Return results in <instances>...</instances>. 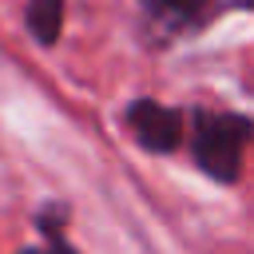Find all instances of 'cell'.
Masks as SVG:
<instances>
[{"mask_svg":"<svg viewBox=\"0 0 254 254\" xmlns=\"http://www.w3.org/2000/svg\"><path fill=\"white\" fill-rule=\"evenodd\" d=\"M254 127L242 115H226V111H194V127H190V155L194 163L218 179V183H238L242 175V151L250 143Z\"/></svg>","mask_w":254,"mask_h":254,"instance_id":"1","label":"cell"},{"mask_svg":"<svg viewBox=\"0 0 254 254\" xmlns=\"http://www.w3.org/2000/svg\"><path fill=\"white\" fill-rule=\"evenodd\" d=\"M127 131L131 139L143 147V151H155V155H167L183 143V115L175 107H163L155 99H135L127 107Z\"/></svg>","mask_w":254,"mask_h":254,"instance_id":"2","label":"cell"},{"mask_svg":"<svg viewBox=\"0 0 254 254\" xmlns=\"http://www.w3.org/2000/svg\"><path fill=\"white\" fill-rule=\"evenodd\" d=\"M139 8H143V16L155 28H163V32H187L202 16L206 0H139Z\"/></svg>","mask_w":254,"mask_h":254,"instance_id":"3","label":"cell"},{"mask_svg":"<svg viewBox=\"0 0 254 254\" xmlns=\"http://www.w3.org/2000/svg\"><path fill=\"white\" fill-rule=\"evenodd\" d=\"M64 8H67L64 0H28L24 24H28V32H32L36 44L52 48L60 40V32H64Z\"/></svg>","mask_w":254,"mask_h":254,"instance_id":"4","label":"cell"},{"mask_svg":"<svg viewBox=\"0 0 254 254\" xmlns=\"http://www.w3.org/2000/svg\"><path fill=\"white\" fill-rule=\"evenodd\" d=\"M56 210H44L36 222H40V230H44V242L40 246H28V250H20V254H75V246L60 234V222L52 218Z\"/></svg>","mask_w":254,"mask_h":254,"instance_id":"5","label":"cell"}]
</instances>
